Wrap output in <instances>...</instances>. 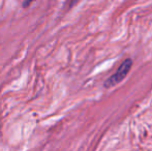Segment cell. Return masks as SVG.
Listing matches in <instances>:
<instances>
[{
  "label": "cell",
  "instance_id": "obj_1",
  "mask_svg": "<svg viewBox=\"0 0 152 151\" xmlns=\"http://www.w3.org/2000/svg\"><path fill=\"white\" fill-rule=\"evenodd\" d=\"M132 65V59H126V60H124L123 62L121 63L120 66H119V69L116 71V73L106 81L104 87H106V88H110V87L115 86V85H117L119 82H121L128 74V71H130Z\"/></svg>",
  "mask_w": 152,
  "mask_h": 151
}]
</instances>
